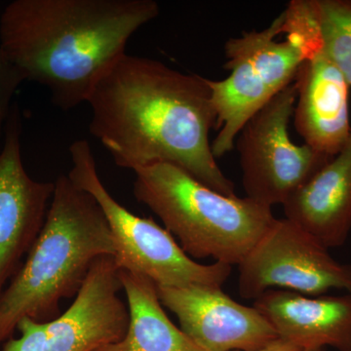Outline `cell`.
Returning a JSON list of instances; mask_svg holds the SVG:
<instances>
[{"mask_svg":"<svg viewBox=\"0 0 351 351\" xmlns=\"http://www.w3.org/2000/svg\"><path fill=\"white\" fill-rule=\"evenodd\" d=\"M134 195L191 258L239 265L276 221L272 208L221 195L174 164L134 171Z\"/></svg>","mask_w":351,"mask_h":351,"instance_id":"5b68a950","label":"cell"},{"mask_svg":"<svg viewBox=\"0 0 351 351\" xmlns=\"http://www.w3.org/2000/svg\"><path fill=\"white\" fill-rule=\"evenodd\" d=\"M285 219L325 248H339L351 232V135L332 157L283 204Z\"/></svg>","mask_w":351,"mask_h":351,"instance_id":"5bb4252c","label":"cell"},{"mask_svg":"<svg viewBox=\"0 0 351 351\" xmlns=\"http://www.w3.org/2000/svg\"><path fill=\"white\" fill-rule=\"evenodd\" d=\"M239 267L244 299H258L269 290L306 295L351 293V265L335 260L317 240L285 218L276 219Z\"/></svg>","mask_w":351,"mask_h":351,"instance_id":"9c48e42d","label":"cell"},{"mask_svg":"<svg viewBox=\"0 0 351 351\" xmlns=\"http://www.w3.org/2000/svg\"><path fill=\"white\" fill-rule=\"evenodd\" d=\"M323 49L351 86V0H313Z\"/></svg>","mask_w":351,"mask_h":351,"instance_id":"2e32d148","label":"cell"},{"mask_svg":"<svg viewBox=\"0 0 351 351\" xmlns=\"http://www.w3.org/2000/svg\"><path fill=\"white\" fill-rule=\"evenodd\" d=\"M257 351H302L301 348H298L282 339H277L272 341L269 346H265Z\"/></svg>","mask_w":351,"mask_h":351,"instance_id":"ac0fdd59","label":"cell"},{"mask_svg":"<svg viewBox=\"0 0 351 351\" xmlns=\"http://www.w3.org/2000/svg\"><path fill=\"white\" fill-rule=\"evenodd\" d=\"M25 82L24 76L0 52V137L4 122L10 114V104L17 88ZM1 151V149H0Z\"/></svg>","mask_w":351,"mask_h":351,"instance_id":"e0dca14e","label":"cell"},{"mask_svg":"<svg viewBox=\"0 0 351 351\" xmlns=\"http://www.w3.org/2000/svg\"><path fill=\"white\" fill-rule=\"evenodd\" d=\"M279 339L302 350L351 351V293L306 295L269 290L254 302Z\"/></svg>","mask_w":351,"mask_h":351,"instance_id":"4fadbf2b","label":"cell"},{"mask_svg":"<svg viewBox=\"0 0 351 351\" xmlns=\"http://www.w3.org/2000/svg\"><path fill=\"white\" fill-rule=\"evenodd\" d=\"M69 152L73 161L69 179L93 196L105 215L114 239V260L119 269L147 277L161 287H221L228 280L232 265L195 262L165 228L152 219L136 216L119 204L101 181L86 140L76 141Z\"/></svg>","mask_w":351,"mask_h":351,"instance_id":"8992f818","label":"cell"},{"mask_svg":"<svg viewBox=\"0 0 351 351\" xmlns=\"http://www.w3.org/2000/svg\"><path fill=\"white\" fill-rule=\"evenodd\" d=\"M87 104L90 133L119 167L174 164L221 195H237L212 152L217 112L207 78L125 54L97 83Z\"/></svg>","mask_w":351,"mask_h":351,"instance_id":"6da1fadb","label":"cell"},{"mask_svg":"<svg viewBox=\"0 0 351 351\" xmlns=\"http://www.w3.org/2000/svg\"><path fill=\"white\" fill-rule=\"evenodd\" d=\"M156 288L162 306L203 351H257L279 339L258 309L235 302L218 286Z\"/></svg>","mask_w":351,"mask_h":351,"instance_id":"30bf717a","label":"cell"},{"mask_svg":"<svg viewBox=\"0 0 351 351\" xmlns=\"http://www.w3.org/2000/svg\"><path fill=\"white\" fill-rule=\"evenodd\" d=\"M121 290L114 257L99 258L63 314L44 322L24 318L17 326L19 338L7 341L1 351H96L117 343L129 323Z\"/></svg>","mask_w":351,"mask_h":351,"instance_id":"ba28073f","label":"cell"},{"mask_svg":"<svg viewBox=\"0 0 351 351\" xmlns=\"http://www.w3.org/2000/svg\"><path fill=\"white\" fill-rule=\"evenodd\" d=\"M158 15L154 0H14L0 16V52L69 110L87 103L132 36Z\"/></svg>","mask_w":351,"mask_h":351,"instance_id":"7a4b0ae2","label":"cell"},{"mask_svg":"<svg viewBox=\"0 0 351 351\" xmlns=\"http://www.w3.org/2000/svg\"><path fill=\"white\" fill-rule=\"evenodd\" d=\"M114 255V239L97 201L68 175L60 176L38 239L0 294V343L25 317H58L60 302L77 295L93 263Z\"/></svg>","mask_w":351,"mask_h":351,"instance_id":"3957f363","label":"cell"},{"mask_svg":"<svg viewBox=\"0 0 351 351\" xmlns=\"http://www.w3.org/2000/svg\"><path fill=\"white\" fill-rule=\"evenodd\" d=\"M294 83L295 131L304 144L327 156H337L351 135L350 86L345 75L322 49L300 66Z\"/></svg>","mask_w":351,"mask_h":351,"instance_id":"7c38bea8","label":"cell"},{"mask_svg":"<svg viewBox=\"0 0 351 351\" xmlns=\"http://www.w3.org/2000/svg\"><path fill=\"white\" fill-rule=\"evenodd\" d=\"M119 278L127 298L128 328L123 339L96 351H203L169 319L154 281L125 269H119Z\"/></svg>","mask_w":351,"mask_h":351,"instance_id":"9a60e30c","label":"cell"},{"mask_svg":"<svg viewBox=\"0 0 351 351\" xmlns=\"http://www.w3.org/2000/svg\"><path fill=\"white\" fill-rule=\"evenodd\" d=\"M20 134L19 112L14 108L0 151V294L38 239L55 189V182H38L27 174Z\"/></svg>","mask_w":351,"mask_h":351,"instance_id":"8fae6325","label":"cell"},{"mask_svg":"<svg viewBox=\"0 0 351 351\" xmlns=\"http://www.w3.org/2000/svg\"><path fill=\"white\" fill-rule=\"evenodd\" d=\"M302 351H323V350H306Z\"/></svg>","mask_w":351,"mask_h":351,"instance_id":"d6986e66","label":"cell"},{"mask_svg":"<svg viewBox=\"0 0 351 351\" xmlns=\"http://www.w3.org/2000/svg\"><path fill=\"white\" fill-rule=\"evenodd\" d=\"M295 100L293 82L258 110L237 136L246 197L271 208L283 205L334 157L292 142L289 123Z\"/></svg>","mask_w":351,"mask_h":351,"instance_id":"52a82bcc","label":"cell"},{"mask_svg":"<svg viewBox=\"0 0 351 351\" xmlns=\"http://www.w3.org/2000/svg\"><path fill=\"white\" fill-rule=\"evenodd\" d=\"M323 49L313 0H292L261 32H243L225 44L223 80H208L217 112L215 158L232 152L245 124L294 82L300 66Z\"/></svg>","mask_w":351,"mask_h":351,"instance_id":"277c9868","label":"cell"}]
</instances>
